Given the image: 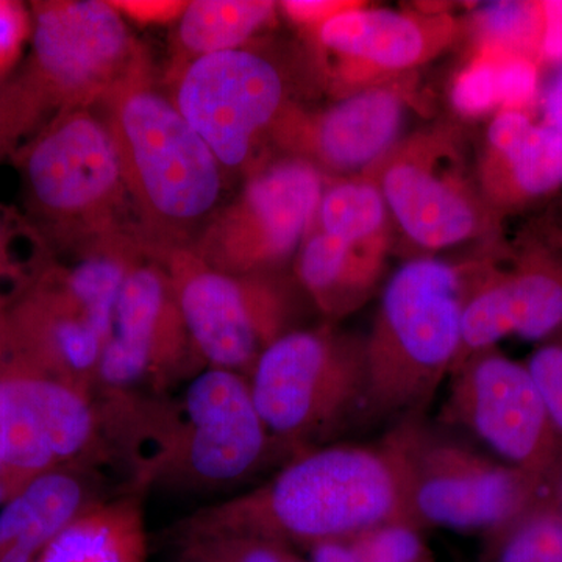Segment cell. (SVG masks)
Returning a JSON list of instances; mask_svg holds the SVG:
<instances>
[{
    "label": "cell",
    "mask_w": 562,
    "mask_h": 562,
    "mask_svg": "<svg viewBox=\"0 0 562 562\" xmlns=\"http://www.w3.org/2000/svg\"><path fill=\"white\" fill-rule=\"evenodd\" d=\"M95 398L122 479L146 495L227 494L294 457L241 373L206 368L172 394Z\"/></svg>",
    "instance_id": "cell-1"
},
{
    "label": "cell",
    "mask_w": 562,
    "mask_h": 562,
    "mask_svg": "<svg viewBox=\"0 0 562 562\" xmlns=\"http://www.w3.org/2000/svg\"><path fill=\"white\" fill-rule=\"evenodd\" d=\"M408 497V428L401 420L372 446L328 443L295 454L265 482L201 506L171 531L261 536L301 552L375 525H414Z\"/></svg>",
    "instance_id": "cell-2"
},
{
    "label": "cell",
    "mask_w": 562,
    "mask_h": 562,
    "mask_svg": "<svg viewBox=\"0 0 562 562\" xmlns=\"http://www.w3.org/2000/svg\"><path fill=\"white\" fill-rule=\"evenodd\" d=\"M149 249L194 247L221 210L224 168L146 76L101 103Z\"/></svg>",
    "instance_id": "cell-3"
},
{
    "label": "cell",
    "mask_w": 562,
    "mask_h": 562,
    "mask_svg": "<svg viewBox=\"0 0 562 562\" xmlns=\"http://www.w3.org/2000/svg\"><path fill=\"white\" fill-rule=\"evenodd\" d=\"M70 249L72 257L43 273L3 333L14 353L10 366L94 394L122 284L144 247L117 232Z\"/></svg>",
    "instance_id": "cell-4"
},
{
    "label": "cell",
    "mask_w": 562,
    "mask_h": 562,
    "mask_svg": "<svg viewBox=\"0 0 562 562\" xmlns=\"http://www.w3.org/2000/svg\"><path fill=\"white\" fill-rule=\"evenodd\" d=\"M461 269L414 258L387 281L366 338L369 420L420 419L450 379L460 353L462 310L476 280Z\"/></svg>",
    "instance_id": "cell-5"
},
{
    "label": "cell",
    "mask_w": 562,
    "mask_h": 562,
    "mask_svg": "<svg viewBox=\"0 0 562 562\" xmlns=\"http://www.w3.org/2000/svg\"><path fill=\"white\" fill-rule=\"evenodd\" d=\"M249 383L266 427L294 457L369 420L366 338L333 325L281 336L262 351Z\"/></svg>",
    "instance_id": "cell-6"
},
{
    "label": "cell",
    "mask_w": 562,
    "mask_h": 562,
    "mask_svg": "<svg viewBox=\"0 0 562 562\" xmlns=\"http://www.w3.org/2000/svg\"><path fill=\"white\" fill-rule=\"evenodd\" d=\"M21 169L29 209L61 244L125 231L120 216L132 203L99 110L61 111L25 149Z\"/></svg>",
    "instance_id": "cell-7"
},
{
    "label": "cell",
    "mask_w": 562,
    "mask_h": 562,
    "mask_svg": "<svg viewBox=\"0 0 562 562\" xmlns=\"http://www.w3.org/2000/svg\"><path fill=\"white\" fill-rule=\"evenodd\" d=\"M171 279L188 330L209 368L249 379L262 351L294 327V290L271 276L213 268L191 247L154 250Z\"/></svg>",
    "instance_id": "cell-8"
},
{
    "label": "cell",
    "mask_w": 562,
    "mask_h": 562,
    "mask_svg": "<svg viewBox=\"0 0 562 562\" xmlns=\"http://www.w3.org/2000/svg\"><path fill=\"white\" fill-rule=\"evenodd\" d=\"M140 76L146 74L138 46L114 3L33 7L31 74L24 85L41 109H94Z\"/></svg>",
    "instance_id": "cell-9"
},
{
    "label": "cell",
    "mask_w": 562,
    "mask_h": 562,
    "mask_svg": "<svg viewBox=\"0 0 562 562\" xmlns=\"http://www.w3.org/2000/svg\"><path fill=\"white\" fill-rule=\"evenodd\" d=\"M209 368L192 341L171 279L147 247L117 297L94 395H168Z\"/></svg>",
    "instance_id": "cell-10"
},
{
    "label": "cell",
    "mask_w": 562,
    "mask_h": 562,
    "mask_svg": "<svg viewBox=\"0 0 562 562\" xmlns=\"http://www.w3.org/2000/svg\"><path fill=\"white\" fill-rule=\"evenodd\" d=\"M408 428L409 516L414 525L482 532L483 538L522 516L546 487L508 462L494 460L420 419Z\"/></svg>",
    "instance_id": "cell-11"
},
{
    "label": "cell",
    "mask_w": 562,
    "mask_h": 562,
    "mask_svg": "<svg viewBox=\"0 0 562 562\" xmlns=\"http://www.w3.org/2000/svg\"><path fill=\"white\" fill-rule=\"evenodd\" d=\"M324 190L313 161L273 162L251 176L191 249L213 268L235 276L279 273L312 231Z\"/></svg>",
    "instance_id": "cell-12"
},
{
    "label": "cell",
    "mask_w": 562,
    "mask_h": 562,
    "mask_svg": "<svg viewBox=\"0 0 562 562\" xmlns=\"http://www.w3.org/2000/svg\"><path fill=\"white\" fill-rule=\"evenodd\" d=\"M443 417L546 491L561 468L562 439L527 366L495 347L472 355L450 373Z\"/></svg>",
    "instance_id": "cell-13"
},
{
    "label": "cell",
    "mask_w": 562,
    "mask_h": 562,
    "mask_svg": "<svg viewBox=\"0 0 562 562\" xmlns=\"http://www.w3.org/2000/svg\"><path fill=\"white\" fill-rule=\"evenodd\" d=\"M83 461L117 471L95 395L9 366L0 373V464L27 483Z\"/></svg>",
    "instance_id": "cell-14"
},
{
    "label": "cell",
    "mask_w": 562,
    "mask_h": 562,
    "mask_svg": "<svg viewBox=\"0 0 562 562\" xmlns=\"http://www.w3.org/2000/svg\"><path fill=\"white\" fill-rule=\"evenodd\" d=\"M171 99L224 171H239L279 120L286 85L269 58L236 49L188 61Z\"/></svg>",
    "instance_id": "cell-15"
},
{
    "label": "cell",
    "mask_w": 562,
    "mask_h": 562,
    "mask_svg": "<svg viewBox=\"0 0 562 562\" xmlns=\"http://www.w3.org/2000/svg\"><path fill=\"white\" fill-rule=\"evenodd\" d=\"M114 469L74 462L40 473L0 508V562H33L76 517L127 486L114 483Z\"/></svg>",
    "instance_id": "cell-16"
},
{
    "label": "cell",
    "mask_w": 562,
    "mask_h": 562,
    "mask_svg": "<svg viewBox=\"0 0 562 562\" xmlns=\"http://www.w3.org/2000/svg\"><path fill=\"white\" fill-rule=\"evenodd\" d=\"M561 328L562 273L535 268L512 276L482 277L473 283L462 310L461 347L454 368L508 336L543 341Z\"/></svg>",
    "instance_id": "cell-17"
},
{
    "label": "cell",
    "mask_w": 562,
    "mask_h": 562,
    "mask_svg": "<svg viewBox=\"0 0 562 562\" xmlns=\"http://www.w3.org/2000/svg\"><path fill=\"white\" fill-rule=\"evenodd\" d=\"M450 22L355 3L317 25L322 46L339 57L347 79L413 68L450 36Z\"/></svg>",
    "instance_id": "cell-18"
},
{
    "label": "cell",
    "mask_w": 562,
    "mask_h": 562,
    "mask_svg": "<svg viewBox=\"0 0 562 562\" xmlns=\"http://www.w3.org/2000/svg\"><path fill=\"white\" fill-rule=\"evenodd\" d=\"M376 187L402 231L424 249H447L479 232L480 213L472 195L450 176L438 173L425 157L409 151L391 158Z\"/></svg>",
    "instance_id": "cell-19"
},
{
    "label": "cell",
    "mask_w": 562,
    "mask_h": 562,
    "mask_svg": "<svg viewBox=\"0 0 562 562\" xmlns=\"http://www.w3.org/2000/svg\"><path fill=\"white\" fill-rule=\"evenodd\" d=\"M405 106L387 88L349 95L306 125V150L325 168L351 172L382 160L398 138Z\"/></svg>",
    "instance_id": "cell-20"
},
{
    "label": "cell",
    "mask_w": 562,
    "mask_h": 562,
    "mask_svg": "<svg viewBox=\"0 0 562 562\" xmlns=\"http://www.w3.org/2000/svg\"><path fill=\"white\" fill-rule=\"evenodd\" d=\"M147 495L122 487L85 509L33 562H149Z\"/></svg>",
    "instance_id": "cell-21"
},
{
    "label": "cell",
    "mask_w": 562,
    "mask_h": 562,
    "mask_svg": "<svg viewBox=\"0 0 562 562\" xmlns=\"http://www.w3.org/2000/svg\"><path fill=\"white\" fill-rule=\"evenodd\" d=\"M384 251L362 249L312 227L297 251L295 277L324 316L339 319L371 297Z\"/></svg>",
    "instance_id": "cell-22"
},
{
    "label": "cell",
    "mask_w": 562,
    "mask_h": 562,
    "mask_svg": "<svg viewBox=\"0 0 562 562\" xmlns=\"http://www.w3.org/2000/svg\"><path fill=\"white\" fill-rule=\"evenodd\" d=\"M491 149L508 166L517 190L542 195L562 184V133L525 111L502 110L487 128Z\"/></svg>",
    "instance_id": "cell-23"
},
{
    "label": "cell",
    "mask_w": 562,
    "mask_h": 562,
    "mask_svg": "<svg viewBox=\"0 0 562 562\" xmlns=\"http://www.w3.org/2000/svg\"><path fill=\"white\" fill-rule=\"evenodd\" d=\"M277 5L266 0H195L179 18L177 38L190 60L243 49L272 21Z\"/></svg>",
    "instance_id": "cell-24"
},
{
    "label": "cell",
    "mask_w": 562,
    "mask_h": 562,
    "mask_svg": "<svg viewBox=\"0 0 562 562\" xmlns=\"http://www.w3.org/2000/svg\"><path fill=\"white\" fill-rule=\"evenodd\" d=\"M387 206L371 181H338L325 188L313 227L350 246L386 251Z\"/></svg>",
    "instance_id": "cell-25"
},
{
    "label": "cell",
    "mask_w": 562,
    "mask_h": 562,
    "mask_svg": "<svg viewBox=\"0 0 562 562\" xmlns=\"http://www.w3.org/2000/svg\"><path fill=\"white\" fill-rule=\"evenodd\" d=\"M310 562H435L424 530L409 522H387L313 543L301 550Z\"/></svg>",
    "instance_id": "cell-26"
},
{
    "label": "cell",
    "mask_w": 562,
    "mask_h": 562,
    "mask_svg": "<svg viewBox=\"0 0 562 562\" xmlns=\"http://www.w3.org/2000/svg\"><path fill=\"white\" fill-rule=\"evenodd\" d=\"M484 562H562V512L547 495L484 538Z\"/></svg>",
    "instance_id": "cell-27"
},
{
    "label": "cell",
    "mask_w": 562,
    "mask_h": 562,
    "mask_svg": "<svg viewBox=\"0 0 562 562\" xmlns=\"http://www.w3.org/2000/svg\"><path fill=\"white\" fill-rule=\"evenodd\" d=\"M168 562H310L297 549L239 532L168 531Z\"/></svg>",
    "instance_id": "cell-28"
},
{
    "label": "cell",
    "mask_w": 562,
    "mask_h": 562,
    "mask_svg": "<svg viewBox=\"0 0 562 562\" xmlns=\"http://www.w3.org/2000/svg\"><path fill=\"white\" fill-rule=\"evenodd\" d=\"M473 20L480 54L527 57L528 50L541 46V3H491L480 10Z\"/></svg>",
    "instance_id": "cell-29"
},
{
    "label": "cell",
    "mask_w": 562,
    "mask_h": 562,
    "mask_svg": "<svg viewBox=\"0 0 562 562\" xmlns=\"http://www.w3.org/2000/svg\"><path fill=\"white\" fill-rule=\"evenodd\" d=\"M454 109L465 116H480L498 103L497 60L491 55L479 54L465 66L452 87Z\"/></svg>",
    "instance_id": "cell-30"
},
{
    "label": "cell",
    "mask_w": 562,
    "mask_h": 562,
    "mask_svg": "<svg viewBox=\"0 0 562 562\" xmlns=\"http://www.w3.org/2000/svg\"><path fill=\"white\" fill-rule=\"evenodd\" d=\"M525 366L562 439V341L538 347Z\"/></svg>",
    "instance_id": "cell-31"
},
{
    "label": "cell",
    "mask_w": 562,
    "mask_h": 562,
    "mask_svg": "<svg viewBox=\"0 0 562 562\" xmlns=\"http://www.w3.org/2000/svg\"><path fill=\"white\" fill-rule=\"evenodd\" d=\"M495 60H497L498 103L502 110L524 111V106H527L538 92V68L530 57H520V55L495 57Z\"/></svg>",
    "instance_id": "cell-32"
},
{
    "label": "cell",
    "mask_w": 562,
    "mask_h": 562,
    "mask_svg": "<svg viewBox=\"0 0 562 562\" xmlns=\"http://www.w3.org/2000/svg\"><path fill=\"white\" fill-rule=\"evenodd\" d=\"M40 103L25 85L3 88L0 85V154L9 147L18 133L38 116Z\"/></svg>",
    "instance_id": "cell-33"
},
{
    "label": "cell",
    "mask_w": 562,
    "mask_h": 562,
    "mask_svg": "<svg viewBox=\"0 0 562 562\" xmlns=\"http://www.w3.org/2000/svg\"><path fill=\"white\" fill-rule=\"evenodd\" d=\"M27 32V21L21 7L0 2V70L7 68L20 54Z\"/></svg>",
    "instance_id": "cell-34"
},
{
    "label": "cell",
    "mask_w": 562,
    "mask_h": 562,
    "mask_svg": "<svg viewBox=\"0 0 562 562\" xmlns=\"http://www.w3.org/2000/svg\"><path fill=\"white\" fill-rule=\"evenodd\" d=\"M355 3L335 2V0H291L283 2V10L292 21L305 25H321Z\"/></svg>",
    "instance_id": "cell-35"
},
{
    "label": "cell",
    "mask_w": 562,
    "mask_h": 562,
    "mask_svg": "<svg viewBox=\"0 0 562 562\" xmlns=\"http://www.w3.org/2000/svg\"><path fill=\"white\" fill-rule=\"evenodd\" d=\"M541 52L547 60L562 61V2H543Z\"/></svg>",
    "instance_id": "cell-36"
},
{
    "label": "cell",
    "mask_w": 562,
    "mask_h": 562,
    "mask_svg": "<svg viewBox=\"0 0 562 562\" xmlns=\"http://www.w3.org/2000/svg\"><path fill=\"white\" fill-rule=\"evenodd\" d=\"M122 14L138 21H168L180 18L187 3L183 2H113Z\"/></svg>",
    "instance_id": "cell-37"
},
{
    "label": "cell",
    "mask_w": 562,
    "mask_h": 562,
    "mask_svg": "<svg viewBox=\"0 0 562 562\" xmlns=\"http://www.w3.org/2000/svg\"><path fill=\"white\" fill-rule=\"evenodd\" d=\"M546 124L562 133V72L554 77L543 99Z\"/></svg>",
    "instance_id": "cell-38"
},
{
    "label": "cell",
    "mask_w": 562,
    "mask_h": 562,
    "mask_svg": "<svg viewBox=\"0 0 562 562\" xmlns=\"http://www.w3.org/2000/svg\"><path fill=\"white\" fill-rule=\"evenodd\" d=\"M24 484L25 483H22L21 480H18L16 476L11 475L9 472L0 473V508H2L11 495L16 494Z\"/></svg>",
    "instance_id": "cell-39"
},
{
    "label": "cell",
    "mask_w": 562,
    "mask_h": 562,
    "mask_svg": "<svg viewBox=\"0 0 562 562\" xmlns=\"http://www.w3.org/2000/svg\"><path fill=\"white\" fill-rule=\"evenodd\" d=\"M546 495L562 512V464L558 472L554 473L552 482L547 486Z\"/></svg>",
    "instance_id": "cell-40"
},
{
    "label": "cell",
    "mask_w": 562,
    "mask_h": 562,
    "mask_svg": "<svg viewBox=\"0 0 562 562\" xmlns=\"http://www.w3.org/2000/svg\"><path fill=\"white\" fill-rule=\"evenodd\" d=\"M3 262H5V254H3V250H0V269L3 268Z\"/></svg>",
    "instance_id": "cell-41"
},
{
    "label": "cell",
    "mask_w": 562,
    "mask_h": 562,
    "mask_svg": "<svg viewBox=\"0 0 562 562\" xmlns=\"http://www.w3.org/2000/svg\"><path fill=\"white\" fill-rule=\"evenodd\" d=\"M0 250H3L2 225H0Z\"/></svg>",
    "instance_id": "cell-42"
},
{
    "label": "cell",
    "mask_w": 562,
    "mask_h": 562,
    "mask_svg": "<svg viewBox=\"0 0 562 562\" xmlns=\"http://www.w3.org/2000/svg\"><path fill=\"white\" fill-rule=\"evenodd\" d=\"M2 472H9V471H7V469H5V468H3V465H2V464H0V473H2ZM9 473H10V472H9ZM13 476H14V475H13Z\"/></svg>",
    "instance_id": "cell-43"
}]
</instances>
